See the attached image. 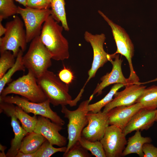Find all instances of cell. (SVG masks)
I'll use <instances>...</instances> for the list:
<instances>
[{"mask_svg":"<svg viewBox=\"0 0 157 157\" xmlns=\"http://www.w3.org/2000/svg\"><path fill=\"white\" fill-rule=\"evenodd\" d=\"M58 23L50 15L42 25L40 37L52 59L63 61L69 57V45L62 34L64 28Z\"/></svg>","mask_w":157,"mask_h":157,"instance_id":"obj_1","label":"cell"},{"mask_svg":"<svg viewBox=\"0 0 157 157\" xmlns=\"http://www.w3.org/2000/svg\"><path fill=\"white\" fill-rule=\"evenodd\" d=\"M37 78L38 85L47 99L54 106H75L81 98V96L78 94L73 100L69 93V85L63 82L52 72L47 70Z\"/></svg>","mask_w":157,"mask_h":157,"instance_id":"obj_2","label":"cell"},{"mask_svg":"<svg viewBox=\"0 0 157 157\" xmlns=\"http://www.w3.org/2000/svg\"><path fill=\"white\" fill-rule=\"evenodd\" d=\"M8 84L0 94L4 97L13 94L22 96L33 102L40 103L48 99L38 85L37 78L30 71Z\"/></svg>","mask_w":157,"mask_h":157,"instance_id":"obj_3","label":"cell"},{"mask_svg":"<svg viewBox=\"0 0 157 157\" xmlns=\"http://www.w3.org/2000/svg\"><path fill=\"white\" fill-rule=\"evenodd\" d=\"M92 94L88 99L81 102L75 110L68 109L66 106H61V112L64 117L68 120L67 125L68 143L67 149L64 154L66 153L77 142L81 136L83 129L87 125L88 120L86 116L89 112L88 106L93 98Z\"/></svg>","mask_w":157,"mask_h":157,"instance_id":"obj_4","label":"cell"},{"mask_svg":"<svg viewBox=\"0 0 157 157\" xmlns=\"http://www.w3.org/2000/svg\"><path fill=\"white\" fill-rule=\"evenodd\" d=\"M51 54L42 42L39 35L31 41L22 60L25 68L38 78L51 66Z\"/></svg>","mask_w":157,"mask_h":157,"instance_id":"obj_5","label":"cell"},{"mask_svg":"<svg viewBox=\"0 0 157 157\" xmlns=\"http://www.w3.org/2000/svg\"><path fill=\"white\" fill-rule=\"evenodd\" d=\"M98 12L111 28L117 47L115 53L124 56L128 61L130 70V75L127 78L128 84L138 83L139 78L134 70L132 61L134 47L129 36L123 28L114 23L101 11L99 10Z\"/></svg>","mask_w":157,"mask_h":157,"instance_id":"obj_6","label":"cell"},{"mask_svg":"<svg viewBox=\"0 0 157 157\" xmlns=\"http://www.w3.org/2000/svg\"><path fill=\"white\" fill-rule=\"evenodd\" d=\"M24 24L17 16L6 23V33L0 38V53L10 51L16 58L20 49L23 52L26 50L27 42Z\"/></svg>","mask_w":157,"mask_h":157,"instance_id":"obj_7","label":"cell"},{"mask_svg":"<svg viewBox=\"0 0 157 157\" xmlns=\"http://www.w3.org/2000/svg\"><path fill=\"white\" fill-rule=\"evenodd\" d=\"M0 101L11 103L18 106L27 113H31L49 119L52 122L61 126H63L65 122L57 113L53 111L50 106L48 99L40 103L31 101L24 97L18 95H7L0 96Z\"/></svg>","mask_w":157,"mask_h":157,"instance_id":"obj_8","label":"cell"},{"mask_svg":"<svg viewBox=\"0 0 157 157\" xmlns=\"http://www.w3.org/2000/svg\"><path fill=\"white\" fill-rule=\"evenodd\" d=\"M17 14L20 15L25 28L27 43L39 36L43 24L51 15L50 9L38 10L18 6Z\"/></svg>","mask_w":157,"mask_h":157,"instance_id":"obj_9","label":"cell"},{"mask_svg":"<svg viewBox=\"0 0 157 157\" xmlns=\"http://www.w3.org/2000/svg\"><path fill=\"white\" fill-rule=\"evenodd\" d=\"M84 38L87 42L90 44L93 52L91 67L88 71V77L83 87L84 89L89 81L95 77L98 70L110 59L114 58L116 54H109L105 51L104 44L106 38L104 34L94 35L86 31L84 34Z\"/></svg>","mask_w":157,"mask_h":157,"instance_id":"obj_10","label":"cell"},{"mask_svg":"<svg viewBox=\"0 0 157 157\" xmlns=\"http://www.w3.org/2000/svg\"><path fill=\"white\" fill-rule=\"evenodd\" d=\"M126 135L119 128L109 125L100 140L106 157L122 156L123 151L126 145Z\"/></svg>","mask_w":157,"mask_h":157,"instance_id":"obj_11","label":"cell"},{"mask_svg":"<svg viewBox=\"0 0 157 157\" xmlns=\"http://www.w3.org/2000/svg\"><path fill=\"white\" fill-rule=\"evenodd\" d=\"M86 116L88 124L83 129L81 136L91 141H100L109 125L108 113L89 112Z\"/></svg>","mask_w":157,"mask_h":157,"instance_id":"obj_12","label":"cell"},{"mask_svg":"<svg viewBox=\"0 0 157 157\" xmlns=\"http://www.w3.org/2000/svg\"><path fill=\"white\" fill-rule=\"evenodd\" d=\"M15 104L0 101V113L3 112L11 117V125L14 134V137L11 140L10 147L6 154L7 157H15L19 152L22 141L28 133L19 123L15 114Z\"/></svg>","mask_w":157,"mask_h":157,"instance_id":"obj_13","label":"cell"},{"mask_svg":"<svg viewBox=\"0 0 157 157\" xmlns=\"http://www.w3.org/2000/svg\"><path fill=\"white\" fill-rule=\"evenodd\" d=\"M63 128L50 119L39 115L33 132L44 136L52 145L60 147L65 146L66 138L59 133Z\"/></svg>","mask_w":157,"mask_h":157,"instance_id":"obj_14","label":"cell"},{"mask_svg":"<svg viewBox=\"0 0 157 157\" xmlns=\"http://www.w3.org/2000/svg\"><path fill=\"white\" fill-rule=\"evenodd\" d=\"M141 84H133L125 86L123 90L115 93L113 100L104 107L102 112L108 113L112 109L119 106H130L136 101L146 88Z\"/></svg>","mask_w":157,"mask_h":157,"instance_id":"obj_15","label":"cell"},{"mask_svg":"<svg viewBox=\"0 0 157 157\" xmlns=\"http://www.w3.org/2000/svg\"><path fill=\"white\" fill-rule=\"evenodd\" d=\"M114 59V60L111 59L109 61L113 66L112 70L101 78V82L97 85L92 94L93 95H100L104 88L113 84L121 83L125 86L128 85L127 79L124 76L122 71L123 60L119 58V54L116 55Z\"/></svg>","mask_w":157,"mask_h":157,"instance_id":"obj_16","label":"cell"},{"mask_svg":"<svg viewBox=\"0 0 157 157\" xmlns=\"http://www.w3.org/2000/svg\"><path fill=\"white\" fill-rule=\"evenodd\" d=\"M157 109L151 110L142 108L132 117L123 129L126 135L134 131L147 130L156 121Z\"/></svg>","mask_w":157,"mask_h":157,"instance_id":"obj_17","label":"cell"},{"mask_svg":"<svg viewBox=\"0 0 157 157\" xmlns=\"http://www.w3.org/2000/svg\"><path fill=\"white\" fill-rule=\"evenodd\" d=\"M142 108L140 103H136L130 106H119L112 109L108 113L109 125L123 130L133 115Z\"/></svg>","mask_w":157,"mask_h":157,"instance_id":"obj_18","label":"cell"},{"mask_svg":"<svg viewBox=\"0 0 157 157\" xmlns=\"http://www.w3.org/2000/svg\"><path fill=\"white\" fill-rule=\"evenodd\" d=\"M151 141L150 138L142 136L140 131H136L135 134L129 137L127 141V145L123 151L122 156L135 154L140 157H144L143 146L144 144L151 143Z\"/></svg>","mask_w":157,"mask_h":157,"instance_id":"obj_19","label":"cell"},{"mask_svg":"<svg viewBox=\"0 0 157 157\" xmlns=\"http://www.w3.org/2000/svg\"><path fill=\"white\" fill-rule=\"evenodd\" d=\"M47 140L42 135L34 132L28 133L23 139L19 151L25 154L37 151Z\"/></svg>","mask_w":157,"mask_h":157,"instance_id":"obj_20","label":"cell"},{"mask_svg":"<svg viewBox=\"0 0 157 157\" xmlns=\"http://www.w3.org/2000/svg\"><path fill=\"white\" fill-rule=\"evenodd\" d=\"M51 15L58 23L60 22L66 31L69 30L65 10V0H51Z\"/></svg>","mask_w":157,"mask_h":157,"instance_id":"obj_21","label":"cell"},{"mask_svg":"<svg viewBox=\"0 0 157 157\" xmlns=\"http://www.w3.org/2000/svg\"><path fill=\"white\" fill-rule=\"evenodd\" d=\"M142 108L151 110L157 109V85L146 88L136 101Z\"/></svg>","mask_w":157,"mask_h":157,"instance_id":"obj_22","label":"cell"},{"mask_svg":"<svg viewBox=\"0 0 157 157\" xmlns=\"http://www.w3.org/2000/svg\"><path fill=\"white\" fill-rule=\"evenodd\" d=\"M23 52L21 49L20 50L14 65L0 78V94L6 85L10 82L12 76L16 72L18 71L24 72L25 71L26 68L22 60Z\"/></svg>","mask_w":157,"mask_h":157,"instance_id":"obj_23","label":"cell"},{"mask_svg":"<svg viewBox=\"0 0 157 157\" xmlns=\"http://www.w3.org/2000/svg\"><path fill=\"white\" fill-rule=\"evenodd\" d=\"M14 113L24 129L28 133L33 132L38 120L36 115H29L21 108L17 105L15 107Z\"/></svg>","mask_w":157,"mask_h":157,"instance_id":"obj_24","label":"cell"},{"mask_svg":"<svg viewBox=\"0 0 157 157\" xmlns=\"http://www.w3.org/2000/svg\"><path fill=\"white\" fill-rule=\"evenodd\" d=\"M124 86L122 84H115L111 87L108 93L101 100L94 103L89 104L88 111L96 113L101 111L103 107L113 100L115 94L118 90Z\"/></svg>","mask_w":157,"mask_h":157,"instance_id":"obj_25","label":"cell"},{"mask_svg":"<svg viewBox=\"0 0 157 157\" xmlns=\"http://www.w3.org/2000/svg\"><path fill=\"white\" fill-rule=\"evenodd\" d=\"M78 141L84 148L96 157H106L103 145L100 141H91L81 136Z\"/></svg>","mask_w":157,"mask_h":157,"instance_id":"obj_26","label":"cell"},{"mask_svg":"<svg viewBox=\"0 0 157 157\" xmlns=\"http://www.w3.org/2000/svg\"><path fill=\"white\" fill-rule=\"evenodd\" d=\"M67 147L55 148L47 140L41 145L38 149L35 152V157H49L58 152L65 153Z\"/></svg>","mask_w":157,"mask_h":157,"instance_id":"obj_27","label":"cell"},{"mask_svg":"<svg viewBox=\"0 0 157 157\" xmlns=\"http://www.w3.org/2000/svg\"><path fill=\"white\" fill-rule=\"evenodd\" d=\"M18 6L13 0H0V22L17 14Z\"/></svg>","mask_w":157,"mask_h":157,"instance_id":"obj_28","label":"cell"},{"mask_svg":"<svg viewBox=\"0 0 157 157\" xmlns=\"http://www.w3.org/2000/svg\"><path fill=\"white\" fill-rule=\"evenodd\" d=\"M16 57L12 51H6L0 53V78L15 63Z\"/></svg>","mask_w":157,"mask_h":157,"instance_id":"obj_29","label":"cell"},{"mask_svg":"<svg viewBox=\"0 0 157 157\" xmlns=\"http://www.w3.org/2000/svg\"><path fill=\"white\" fill-rule=\"evenodd\" d=\"M92 155L80 144L78 141L76 143L66 154L64 157H90Z\"/></svg>","mask_w":157,"mask_h":157,"instance_id":"obj_30","label":"cell"},{"mask_svg":"<svg viewBox=\"0 0 157 157\" xmlns=\"http://www.w3.org/2000/svg\"><path fill=\"white\" fill-rule=\"evenodd\" d=\"M51 0H27L26 7L38 10L50 9Z\"/></svg>","mask_w":157,"mask_h":157,"instance_id":"obj_31","label":"cell"},{"mask_svg":"<svg viewBox=\"0 0 157 157\" xmlns=\"http://www.w3.org/2000/svg\"><path fill=\"white\" fill-rule=\"evenodd\" d=\"M58 77L63 82L68 85L72 82L74 79L72 72L69 69L65 67L59 71Z\"/></svg>","mask_w":157,"mask_h":157,"instance_id":"obj_32","label":"cell"},{"mask_svg":"<svg viewBox=\"0 0 157 157\" xmlns=\"http://www.w3.org/2000/svg\"><path fill=\"white\" fill-rule=\"evenodd\" d=\"M144 157H157V147L150 143L144 144L142 147Z\"/></svg>","mask_w":157,"mask_h":157,"instance_id":"obj_33","label":"cell"},{"mask_svg":"<svg viewBox=\"0 0 157 157\" xmlns=\"http://www.w3.org/2000/svg\"><path fill=\"white\" fill-rule=\"evenodd\" d=\"M15 157H35V153L25 154L19 151Z\"/></svg>","mask_w":157,"mask_h":157,"instance_id":"obj_34","label":"cell"},{"mask_svg":"<svg viewBox=\"0 0 157 157\" xmlns=\"http://www.w3.org/2000/svg\"><path fill=\"white\" fill-rule=\"evenodd\" d=\"M6 29L5 27L3 26L1 22H0V37H1L3 35H4L6 31Z\"/></svg>","mask_w":157,"mask_h":157,"instance_id":"obj_35","label":"cell"},{"mask_svg":"<svg viewBox=\"0 0 157 157\" xmlns=\"http://www.w3.org/2000/svg\"><path fill=\"white\" fill-rule=\"evenodd\" d=\"M0 151H1V152H0V157H6V155L4 152V151L6 149V147L3 146L1 144L0 145Z\"/></svg>","mask_w":157,"mask_h":157,"instance_id":"obj_36","label":"cell"},{"mask_svg":"<svg viewBox=\"0 0 157 157\" xmlns=\"http://www.w3.org/2000/svg\"><path fill=\"white\" fill-rule=\"evenodd\" d=\"M22 4L25 7H26L27 0H14Z\"/></svg>","mask_w":157,"mask_h":157,"instance_id":"obj_37","label":"cell"},{"mask_svg":"<svg viewBox=\"0 0 157 157\" xmlns=\"http://www.w3.org/2000/svg\"><path fill=\"white\" fill-rule=\"evenodd\" d=\"M155 121H157V109L156 116V119H155Z\"/></svg>","mask_w":157,"mask_h":157,"instance_id":"obj_38","label":"cell"}]
</instances>
